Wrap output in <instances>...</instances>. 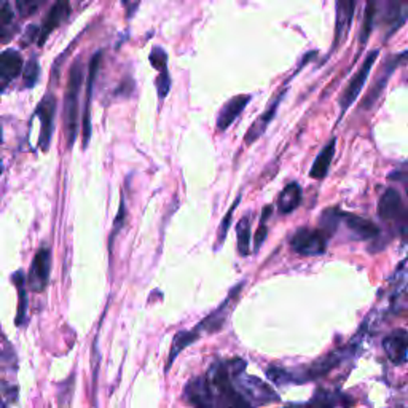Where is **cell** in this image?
<instances>
[{"label":"cell","mask_w":408,"mask_h":408,"mask_svg":"<svg viewBox=\"0 0 408 408\" xmlns=\"http://www.w3.org/2000/svg\"><path fill=\"white\" fill-rule=\"evenodd\" d=\"M267 235H268V229L265 227V222L260 220V227H258V230L256 233V246H254V251L257 252L258 249H260V246L263 245V241H265V238H267Z\"/></svg>","instance_id":"obj_33"},{"label":"cell","mask_w":408,"mask_h":408,"mask_svg":"<svg viewBox=\"0 0 408 408\" xmlns=\"http://www.w3.org/2000/svg\"><path fill=\"white\" fill-rule=\"evenodd\" d=\"M242 287H245V283L236 284L235 287L230 290V295L227 296V300L219 306V308L211 312L209 316H206L203 321H199L198 324L192 328V330H180L176 333V335H174L171 351H169V357H168L166 372H169V369H171L174 360H176V357L184 351L185 348L190 346V344H193L195 342H198L203 335H211V333L219 332L220 328L224 327L227 317H229L230 311H231L233 301L236 300V296H238V294H240V290Z\"/></svg>","instance_id":"obj_2"},{"label":"cell","mask_w":408,"mask_h":408,"mask_svg":"<svg viewBox=\"0 0 408 408\" xmlns=\"http://www.w3.org/2000/svg\"><path fill=\"white\" fill-rule=\"evenodd\" d=\"M39 73H40V67H39V62H37L35 60H30L28 64H26V69H24V85L28 88H33L35 87L37 80H39Z\"/></svg>","instance_id":"obj_29"},{"label":"cell","mask_w":408,"mask_h":408,"mask_svg":"<svg viewBox=\"0 0 408 408\" xmlns=\"http://www.w3.org/2000/svg\"><path fill=\"white\" fill-rule=\"evenodd\" d=\"M389 179L391 180H402V182H405L407 180V171L405 168H402V171H394L389 174Z\"/></svg>","instance_id":"obj_35"},{"label":"cell","mask_w":408,"mask_h":408,"mask_svg":"<svg viewBox=\"0 0 408 408\" xmlns=\"http://www.w3.org/2000/svg\"><path fill=\"white\" fill-rule=\"evenodd\" d=\"M37 33H39V28H37V26H29L28 33H26V35H24V45H28L30 40H34Z\"/></svg>","instance_id":"obj_34"},{"label":"cell","mask_w":408,"mask_h":408,"mask_svg":"<svg viewBox=\"0 0 408 408\" xmlns=\"http://www.w3.org/2000/svg\"><path fill=\"white\" fill-rule=\"evenodd\" d=\"M126 224V208H125V198L123 195H121V199H120V206H118V213H116L115 217V222H114V230H112V236H110V247L114 245V238L118 235L120 230L123 229Z\"/></svg>","instance_id":"obj_31"},{"label":"cell","mask_w":408,"mask_h":408,"mask_svg":"<svg viewBox=\"0 0 408 408\" xmlns=\"http://www.w3.org/2000/svg\"><path fill=\"white\" fill-rule=\"evenodd\" d=\"M13 24V12L7 2L0 3V40H10L12 33L10 28Z\"/></svg>","instance_id":"obj_27"},{"label":"cell","mask_w":408,"mask_h":408,"mask_svg":"<svg viewBox=\"0 0 408 408\" xmlns=\"http://www.w3.org/2000/svg\"><path fill=\"white\" fill-rule=\"evenodd\" d=\"M337 7V21H335V39H333V45L330 48V53L338 48V45L342 44L343 39H346V35L351 29V23L354 18V10H356V2L349 0H338L335 3Z\"/></svg>","instance_id":"obj_13"},{"label":"cell","mask_w":408,"mask_h":408,"mask_svg":"<svg viewBox=\"0 0 408 408\" xmlns=\"http://www.w3.org/2000/svg\"><path fill=\"white\" fill-rule=\"evenodd\" d=\"M0 408H3V407H2V405H0Z\"/></svg>","instance_id":"obj_39"},{"label":"cell","mask_w":408,"mask_h":408,"mask_svg":"<svg viewBox=\"0 0 408 408\" xmlns=\"http://www.w3.org/2000/svg\"><path fill=\"white\" fill-rule=\"evenodd\" d=\"M238 252L241 257H247L251 254V217L245 215L236 225Z\"/></svg>","instance_id":"obj_22"},{"label":"cell","mask_w":408,"mask_h":408,"mask_svg":"<svg viewBox=\"0 0 408 408\" xmlns=\"http://www.w3.org/2000/svg\"><path fill=\"white\" fill-rule=\"evenodd\" d=\"M353 399L344 396L340 391H327L324 388L316 389L308 404L301 405L303 408H351Z\"/></svg>","instance_id":"obj_14"},{"label":"cell","mask_w":408,"mask_h":408,"mask_svg":"<svg viewBox=\"0 0 408 408\" xmlns=\"http://www.w3.org/2000/svg\"><path fill=\"white\" fill-rule=\"evenodd\" d=\"M375 17H376V3L375 2H369L367 7H365L362 29H360V45L367 44L370 33H372V29H373Z\"/></svg>","instance_id":"obj_26"},{"label":"cell","mask_w":408,"mask_h":408,"mask_svg":"<svg viewBox=\"0 0 408 408\" xmlns=\"http://www.w3.org/2000/svg\"><path fill=\"white\" fill-rule=\"evenodd\" d=\"M343 220V213L338 208H328L321 214L319 219V230L324 233L327 238H330L337 231L338 225Z\"/></svg>","instance_id":"obj_23"},{"label":"cell","mask_w":408,"mask_h":408,"mask_svg":"<svg viewBox=\"0 0 408 408\" xmlns=\"http://www.w3.org/2000/svg\"><path fill=\"white\" fill-rule=\"evenodd\" d=\"M184 397L196 408H252L233 383L227 360H215L204 376L190 380Z\"/></svg>","instance_id":"obj_1"},{"label":"cell","mask_w":408,"mask_h":408,"mask_svg":"<svg viewBox=\"0 0 408 408\" xmlns=\"http://www.w3.org/2000/svg\"><path fill=\"white\" fill-rule=\"evenodd\" d=\"M229 370L233 376V383L240 394L245 397L246 402L252 408H258L267 404H274L279 402V396L274 392L269 386L262 381L257 376L246 373V360L235 357L231 360H227Z\"/></svg>","instance_id":"obj_3"},{"label":"cell","mask_w":408,"mask_h":408,"mask_svg":"<svg viewBox=\"0 0 408 408\" xmlns=\"http://www.w3.org/2000/svg\"><path fill=\"white\" fill-rule=\"evenodd\" d=\"M378 215L383 220H407L404 199L397 188H388L378 201Z\"/></svg>","instance_id":"obj_9"},{"label":"cell","mask_w":408,"mask_h":408,"mask_svg":"<svg viewBox=\"0 0 408 408\" xmlns=\"http://www.w3.org/2000/svg\"><path fill=\"white\" fill-rule=\"evenodd\" d=\"M251 100V96L249 94H240V96H235L227 100V103L222 105V109L219 110V115H217L215 120V128L217 131L224 132L230 128V125H233L242 110L246 109V105Z\"/></svg>","instance_id":"obj_12"},{"label":"cell","mask_w":408,"mask_h":408,"mask_svg":"<svg viewBox=\"0 0 408 408\" xmlns=\"http://www.w3.org/2000/svg\"><path fill=\"white\" fill-rule=\"evenodd\" d=\"M83 83V67L80 60H77L71 67L67 91L64 96V126L67 134V145L72 148L78 134V96Z\"/></svg>","instance_id":"obj_4"},{"label":"cell","mask_w":408,"mask_h":408,"mask_svg":"<svg viewBox=\"0 0 408 408\" xmlns=\"http://www.w3.org/2000/svg\"><path fill=\"white\" fill-rule=\"evenodd\" d=\"M327 240L328 238L319 229L312 230L303 227V229L296 230L290 238V247L300 256L316 257L326 252Z\"/></svg>","instance_id":"obj_6"},{"label":"cell","mask_w":408,"mask_h":408,"mask_svg":"<svg viewBox=\"0 0 408 408\" xmlns=\"http://www.w3.org/2000/svg\"><path fill=\"white\" fill-rule=\"evenodd\" d=\"M378 55H380L378 48L370 51L367 57L364 60L362 66L359 67V71L354 73V77L346 85V88H344V91L342 93V96H340V112H342L340 116H343L344 112H346V110L351 107L354 103H356V99L360 94V91H362L365 82H367V78L370 77V71H372V67H373Z\"/></svg>","instance_id":"obj_5"},{"label":"cell","mask_w":408,"mask_h":408,"mask_svg":"<svg viewBox=\"0 0 408 408\" xmlns=\"http://www.w3.org/2000/svg\"><path fill=\"white\" fill-rule=\"evenodd\" d=\"M301 187L296 182H290L278 196V211L281 214H290L301 203Z\"/></svg>","instance_id":"obj_21"},{"label":"cell","mask_w":408,"mask_h":408,"mask_svg":"<svg viewBox=\"0 0 408 408\" xmlns=\"http://www.w3.org/2000/svg\"><path fill=\"white\" fill-rule=\"evenodd\" d=\"M150 64L157 69L158 72L166 71L168 69V53L161 46H153L150 51Z\"/></svg>","instance_id":"obj_28"},{"label":"cell","mask_w":408,"mask_h":408,"mask_svg":"<svg viewBox=\"0 0 408 408\" xmlns=\"http://www.w3.org/2000/svg\"><path fill=\"white\" fill-rule=\"evenodd\" d=\"M0 88H2V85H0Z\"/></svg>","instance_id":"obj_40"},{"label":"cell","mask_w":408,"mask_h":408,"mask_svg":"<svg viewBox=\"0 0 408 408\" xmlns=\"http://www.w3.org/2000/svg\"><path fill=\"white\" fill-rule=\"evenodd\" d=\"M55 114H56V98L51 93L42 99L39 107L35 110V115L42 121V132H40V148L46 152L50 148V141L53 136V123H55Z\"/></svg>","instance_id":"obj_8"},{"label":"cell","mask_w":408,"mask_h":408,"mask_svg":"<svg viewBox=\"0 0 408 408\" xmlns=\"http://www.w3.org/2000/svg\"><path fill=\"white\" fill-rule=\"evenodd\" d=\"M69 13H71V5L69 2H56L53 5L48 17H46L44 26H42V30H40V37H39V45L42 46L45 44V40L48 39V35L55 30L57 26H60L62 21H64Z\"/></svg>","instance_id":"obj_18"},{"label":"cell","mask_w":408,"mask_h":408,"mask_svg":"<svg viewBox=\"0 0 408 408\" xmlns=\"http://www.w3.org/2000/svg\"><path fill=\"white\" fill-rule=\"evenodd\" d=\"M155 87H157V93L158 98L164 99L169 94V89H171V77H169V71H161L158 72V77L155 80Z\"/></svg>","instance_id":"obj_30"},{"label":"cell","mask_w":408,"mask_h":408,"mask_svg":"<svg viewBox=\"0 0 408 408\" xmlns=\"http://www.w3.org/2000/svg\"><path fill=\"white\" fill-rule=\"evenodd\" d=\"M50 267H51V257L48 249H40L34 257L33 267H30L29 274V284L35 292H42L46 287L50 278Z\"/></svg>","instance_id":"obj_11"},{"label":"cell","mask_w":408,"mask_h":408,"mask_svg":"<svg viewBox=\"0 0 408 408\" xmlns=\"http://www.w3.org/2000/svg\"><path fill=\"white\" fill-rule=\"evenodd\" d=\"M100 57H103V51H96L89 60L88 67V80H87V98H85V110H83V147L88 145L89 137H91V99H93V89L94 82H96V76L99 71Z\"/></svg>","instance_id":"obj_7"},{"label":"cell","mask_w":408,"mask_h":408,"mask_svg":"<svg viewBox=\"0 0 408 408\" xmlns=\"http://www.w3.org/2000/svg\"><path fill=\"white\" fill-rule=\"evenodd\" d=\"M405 56H407V53L402 51L400 55L389 57L388 62H386L384 67H383V71H381L378 78H376V80H375L372 89H370L367 96L364 98V100H362V109H370L376 103V100H378V98L381 96V93L384 91L386 85H388V82H389V77L392 76V72H394L396 69L399 67L400 62L405 60Z\"/></svg>","instance_id":"obj_10"},{"label":"cell","mask_w":408,"mask_h":408,"mask_svg":"<svg viewBox=\"0 0 408 408\" xmlns=\"http://www.w3.org/2000/svg\"><path fill=\"white\" fill-rule=\"evenodd\" d=\"M241 201V196H238L235 199V203L231 204V208L229 213L224 215V219H222L220 225H219V230H217V236H215V246H214V251H219V249L224 246V242L227 240V235H229V230H230V225H231V220H233V214H235V211L238 208V204H240Z\"/></svg>","instance_id":"obj_24"},{"label":"cell","mask_w":408,"mask_h":408,"mask_svg":"<svg viewBox=\"0 0 408 408\" xmlns=\"http://www.w3.org/2000/svg\"><path fill=\"white\" fill-rule=\"evenodd\" d=\"M0 142H2V130H0Z\"/></svg>","instance_id":"obj_37"},{"label":"cell","mask_w":408,"mask_h":408,"mask_svg":"<svg viewBox=\"0 0 408 408\" xmlns=\"http://www.w3.org/2000/svg\"><path fill=\"white\" fill-rule=\"evenodd\" d=\"M285 408H303L301 405H289V407H285Z\"/></svg>","instance_id":"obj_36"},{"label":"cell","mask_w":408,"mask_h":408,"mask_svg":"<svg viewBox=\"0 0 408 408\" xmlns=\"http://www.w3.org/2000/svg\"><path fill=\"white\" fill-rule=\"evenodd\" d=\"M346 224L348 230L353 233V236L356 240H373V238L380 236V229L373 224L372 220L365 219V217L343 213V220Z\"/></svg>","instance_id":"obj_17"},{"label":"cell","mask_w":408,"mask_h":408,"mask_svg":"<svg viewBox=\"0 0 408 408\" xmlns=\"http://www.w3.org/2000/svg\"><path fill=\"white\" fill-rule=\"evenodd\" d=\"M13 283L17 284L18 292H19V306H18V314H17V326H23L26 319V310H28V295H26L24 289V273L18 272L13 274Z\"/></svg>","instance_id":"obj_25"},{"label":"cell","mask_w":408,"mask_h":408,"mask_svg":"<svg viewBox=\"0 0 408 408\" xmlns=\"http://www.w3.org/2000/svg\"><path fill=\"white\" fill-rule=\"evenodd\" d=\"M0 172H2V164H0Z\"/></svg>","instance_id":"obj_38"},{"label":"cell","mask_w":408,"mask_h":408,"mask_svg":"<svg viewBox=\"0 0 408 408\" xmlns=\"http://www.w3.org/2000/svg\"><path fill=\"white\" fill-rule=\"evenodd\" d=\"M40 5V2H24V0H21V2H18V8L23 13V17H28V15H33Z\"/></svg>","instance_id":"obj_32"},{"label":"cell","mask_w":408,"mask_h":408,"mask_svg":"<svg viewBox=\"0 0 408 408\" xmlns=\"http://www.w3.org/2000/svg\"><path fill=\"white\" fill-rule=\"evenodd\" d=\"M335 150H337V139L335 137H332V139L328 141V144L322 148L319 155L316 157L314 163H312V166L310 169V176L312 179L321 180L327 176L333 157H335Z\"/></svg>","instance_id":"obj_19"},{"label":"cell","mask_w":408,"mask_h":408,"mask_svg":"<svg viewBox=\"0 0 408 408\" xmlns=\"http://www.w3.org/2000/svg\"><path fill=\"white\" fill-rule=\"evenodd\" d=\"M407 330L399 328V330L391 332L383 340V349L386 356L389 357L392 364L404 365L407 362Z\"/></svg>","instance_id":"obj_15"},{"label":"cell","mask_w":408,"mask_h":408,"mask_svg":"<svg viewBox=\"0 0 408 408\" xmlns=\"http://www.w3.org/2000/svg\"><path fill=\"white\" fill-rule=\"evenodd\" d=\"M23 71V57L17 50H7L0 55V77L5 82L13 80Z\"/></svg>","instance_id":"obj_20"},{"label":"cell","mask_w":408,"mask_h":408,"mask_svg":"<svg viewBox=\"0 0 408 408\" xmlns=\"http://www.w3.org/2000/svg\"><path fill=\"white\" fill-rule=\"evenodd\" d=\"M285 93H287V89H283V93H279L278 98L272 100V104H269L268 107L263 110V114L251 125V128H249V131L246 132V137H245L247 145H251L252 142H256L258 137L263 134L265 130L268 128L269 121H272L274 118V115H276L278 105H279L281 100H283V98L285 96Z\"/></svg>","instance_id":"obj_16"}]
</instances>
